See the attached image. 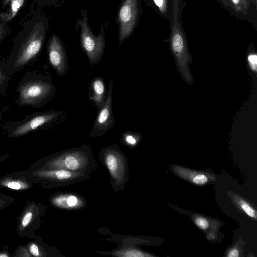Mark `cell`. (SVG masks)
I'll return each mask as SVG.
<instances>
[{
    "mask_svg": "<svg viewBox=\"0 0 257 257\" xmlns=\"http://www.w3.org/2000/svg\"><path fill=\"white\" fill-rule=\"evenodd\" d=\"M43 169H64L87 174L93 165L90 148L84 145L52 155L45 161Z\"/></svg>",
    "mask_w": 257,
    "mask_h": 257,
    "instance_id": "cell-2",
    "label": "cell"
},
{
    "mask_svg": "<svg viewBox=\"0 0 257 257\" xmlns=\"http://www.w3.org/2000/svg\"><path fill=\"white\" fill-rule=\"evenodd\" d=\"M30 251L33 256H40L39 248L38 246L35 244H32L30 246Z\"/></svg>",
    "mask_w": 257,
    "mask_h": 257,
    "instance_id": "cell-26",
    "label": "cell"
},
{
    "mask_svg": "<svg viewBox=\"0 0 257 257\" xmlns=\"http://www.w3.org/2000/svg\"><path fill=\"white\" fill-rule=\"evenodd\" d=\"M141 138V134L139 133L126 131L122 134L120 141L129 147H134L140 142Z\"/></svg>",
    "mask_w": 257,
    "mask_h": 257,
    "instance_id": "cell-15",
    "label": "cell"
},
{
    "mask_svg": "<svg viewBox=\"0 0 257 257\" xmlns=\"http://www.w3.org/2000/svg\"><path fill=\"white\" fill-rule=\"evenodd\" d=\"M37 174L47 185L53 186L72 184L87 177L86 173L64 169H42L38 171Z\"/></svg>",
    "mask_w": 257,
    "mask_h": 257,
    "instance_id": "cell-10",
    "label": "cell"
},
{
    "mask_svg": "<svg viewBox=\"0 0 257 257\" xmlns=\"http://www.w3.org/2000/svg\"><path fill=\"white\" fill-rule=\"evenodd\" d=\"M52 203L56 206L66 209L78 208L83 205L81 198L74 194H62L54 197Z\"/></svg>",
    "mask_w": 257,
    "mask_h": 257,
    "instance_id": "cell-13",
    "label": "cell"
},
{
    "mask_svg": "<svg viewBox=\"0 0 257 257\" xmlns=\"http://www.w3.org/2000/svg\"><path fill=\"white\" fill-rule=\"evenodd\" d=\"M100 156L108 169L116 186L123 188L128 178L127 160L117 145L105 147L101 150ZM118 187V188H119Z\"/></svg>",
    "mask_w": 257,
    "mask_h": 257,
    "instance_id": "cell-6",
    "label": "cell"
},
{
    "mask_svg": "<svg viewBox=\"0 0 257 257\" xmlns=\"http://www.w3.org/2000/svg\"><path fill=\"white\" fill-rule=\"evenodd\" d=\"M235 200L243 212L249 217L256 219V212L255 209L246 201L238 197Z\"/></svg>",
    "mask_w": 257,
    "mask_h": 257,
    "instance_id": "cell-18",
    "label": "cell"
},
{
    "mask_svg": "<svg viewBox=\"0 0 257 257\" xmlns=\"http://www.w3.org/2000/svg\"><path fill=\"white\" fill-rule=\"evenodd\" d=\"M196 225L202 230H206L209 226L208 220L202 217H198L195 220Z\"/></svg>",
    "mask_w": 257,
    "mask_h": 257,
    "instance_id": "cell-23",
    "label": "cell"
},
{
    "mask_svg": "<svg viewBox=\"0 0 257 257\" xmlns=\"http://www.w3.org/2000/svg\"><path fill=\"white\" fill-rule=\"evenodd\" d=\"M139 0H124L118 13L120 26L118 44L120 45L132 33L138 20Z\"/></svg>",
    "mask_w": 257,
    "mask_h": 257,
    "instance_id": "cell-9",
    "label": "cell"
},
{
    "mask_svg": "<svg viewBox=\"0 0 257 257\" xmlns=\"http://www.w3.org/2000/svg\"><path fill=\"white\" fill-rule=\"evenodd\" d=\"M81 29V44L91 65L99 63L102 59L105 49V39L104 29L99 34L94 35L89 27L86 11L83 12V18L78 19Z\"/></svg>",
    "mask_w": 257,
    "mask_h": 257,
    "instance_id": "cell-5",
    "label": "cell"
},
{
    "mask_svg": "<svg viewBox=\"0 0 257 257\" xmlns=\"http://www.w3.org/2000/svg\"><path fill=\"white\" fill-rule=\"evenodd\" d=\"M177 168V172L180 176L186 179H188L195 184L202 185L206 184L209 181L208 176L198 172H192L182 169V168Z\"/></svg>",
    "mask_w": 257,
    "mask_h": 257,
    "instance_id": "cell-14",
    "label": "cell"
},
{
    "mask_svg": "<svg viewBox=\"0 0 257 257\" xmlns=\"http://www.w3.org/2000/svg\"><path fill=\"white\" fill-rule=\"evenodd\" d=\"M44 34L40 28L36 30L24 41L16 47L9 59L1 61L2 65L11 75L32 63L39 54L43 43Z\"/></svg>",
    "mask_w": 257,
    "mask_h": 257,
    "instance_id": "cell-4",
    "label": "cell"
},
{
    "mask_svg": "<svg viewBox=\"0 0 257 257\" xmlns=\"http://www.w3.org/2000/svg\"><path fill=\"white\" fill-rule=\"evenodd\" d=\"M89 98L98 109H100L106 99V89L103 78L96 77L90 82L89 86Z\"/></svg>",
    "mask_w": 257,
    "mask_h": 257,
    "instance_id": "cell-12",
    "label": "cell"
},
{
    "mask_svg": "<svg viewBox=\"0 0 257 257\" xmlns=\"http://www.w3.org/2000/svg\"><path fill=\"white\" fill-rule=\"evenodd\" d=\"M11 77L12 76L7 72L0 61V96L7 90Z\"/></svg>",
    "mask_w": 257,
    "mask_h": 257,
    "instance_id": "cell-17",
    "label": "cell"
},
{
    "mask_svg": "<svg viewBox=\"0 0 257 257\" xmlns=\"http://www.w3.org/2000/svg\"><path fill=\"white\" fill-rule=\"evenodd\" d=\"M11 5L9 13L4 17V19L6 20H10L13 18L17 12L19 8L23 4L24 0H11Z\"/></svg>",
    "mask_w": 257,
    "mask_h": 257,
    "instance_id": "cell-19",
    "label": "cell"
},
{
    "mask_svg": "<svg viewBox=\"0 0 257 257\" xmlns=\"http://www.w3.org/2000/svg\"><path fill=\"white\" fill-rule=\"evenodd\" d=\"M179 0H173V23L170 42L171 49L179 63L183 65L189 59L185 36L179 16Z\"/></svg>",
    "mask_w": 257,
    "mask_h": 257,
    "instance_id": "cell-7",
    "label": "cell"
},
{
    "mask_svg": "<svg viewBox=\"0 0 257 257\" xmlns=\"http://www.w3.org/2000/svg\"><path fill=\"white\" fill-rule=\"evenodd\" d=\"M248 64L251 70L253 71H256L257 56L255 54L251 53L247 57Z\"/></svg>",
    "mask_w": 257,
    "mask_h": 257,
    "instance_id": "cell-24",
    "label": "cell"
},
{
    "mask_svg": "<svg viewBox=\"0 0 257 257\" xmlns=\"http://www.w3.org/2000/svg\"><path fill=\"white\" fill-rule=\"evenodd\" d=\"M117 253V255L122 256L136 257L150 256V255L145 254L143 252L140 251V250L135 249H129L127 250H125L122 251L118 252Z\"/></svg>",
    "mask_w": 257,
    "mask_h": 257,
    "instance_id": "cell-21",
    "label": "cell"
},
{
    "mask_svg": "<svg viewBox=\"0 0 257 257\" xmlns=\"http://www.w3.org/2000/svg\"><path fill=\"white\" fill-rule=\"evenodd\" d=\"M64 113L59 110H46L30 114L17 120H8L4 131L10 138H18L31 132L54 126L62 118Z\"/></svg>",
    "mask_w": 257,
    "mask_h": 257,
    "instance_id": "cell-3",
    "label": "cell"
},
{
    "mask_svg": "<svg viewBox=\"0 0 257 257\" xmlns=\"http://www.w3.org/2000/svg\"><path fill=\"white\" fill-rule=\"evenodd\" d=\"M113 91V79H111L107 96L104 104L98 110L94 124L91 130L89 135L98 137L106 134L113 128L115 124V119L113 115L112 96Z\"/></svg>",
    "mask_w": 257,
    "mask_h": 257,
    "instance_id": "cell-8",
    "label": "cell"
},
{
    "mask_svg": "<svg viewBox=\"0 0 257 257\" xmlns=\"http://www.w3.org/2000/svg\"><path fill=\"white\" fill-rule=\"evenodd\" d=\"M227 256L229 257H238L239 256V251L237 249L233 248L230 250Z\"/></svg>",
    "mask_w": 257,
    "mask_h": 257,
    "instance_id": "cell-27",
    "label": "cell"
},
{
    "mask_svg": "<svg viewBox=\"0 0 257 257\" xmlns=\"http://www.w3.org/2000/svg\"><path fill=\"white\" fill-rule=\"evenodd\" d=\"M8 109L7 106H5L0 109V120L1 119L2 116L4 112Z\"/></svg>",
    "mask_w": 257,
    "mask_h": 257,
    "instance_id": "cell-28",
    "label": "cell"
},
{
    "mask_svg": "<svg viewBox=\"0 0 257 257\" xmlns=\"http://www.w3.org/2000/svg\"><path fill=\"white\" fill-rule=\"evenodd\" d=\"M33 218V213L31 211L27 212L23 216L21 220V225L23 227L27 226Z\"/></svg>",
    "mask_w": 257,
    "mask_h": 257,
    "instance_id": "cell-25",
    "label": "cell"
},
{
    "mask_svg": "<svg viewBox=\"0 0 257 257\" xmlns=\"http://www.w3.org/2000/svg\"><path fill=\"white\" fill-rule=\"evenodd\" d=\"M56 90L50 76L35 72L26 73L17 86V96L14 103L19 107L41 108L53 99Z\"/></svg>",
    "mask_w": 257,
    "mask_h": 257,
    "instance_id": "cell-1",
    "label": "cell"
},
{
    "mask_svg": "<svg viewBox=\"0 0 257 257\" xmlns=\"http://www.w3.org/2000/svg\"><path fill=\"white\" fill-rule=\"evenodd\" d=\"M48 58L51 67L57 75L65 76L68 69L67 54L60 40L57 35H53L48 45Z\"/></svg>",
    "mask_w": 257,
    "mask_h": 257,
    "instance_id": "cell-11",
    "label": "cell"
},
{
    "mask_svg": "<svg viewBox=\"0 0 257 257\" xmlns=\"http://www.w3.org/2000/svg\"><path fill=\"white\" fill-rule=\"evenodd\" d=\"M230 5L236 12L246 14L247 10L250 7V0H227Z\"/></svg>",
    "mask_w": 257,
    "mask_h": 257,
    "instance_id": "cell-16",
    "label": "cell"
},
{
    "mask_svg": "<svg viewBox=\"0 0 257 257\" xmlns=\"http://www.w3.org/2000/svg\"><path fill=\"white\" fill-rule=\"evenodd\" d=\"M222 3L225 6H229L228 1L227 0H221Z\"/></svg>",
    "mask_w": 257,
    "mask_h": 257,
    "instance_id": "cell-29",
    "label": "cell"
},
{
    "mask_svg": "<svg viewBox=\"0 0 257 257\" xmlns=\"http://www.w3.org/2000/svg\"><path fill=\"white\" fill-rule=\"evenodd\" d=\"M11 0H4V4L6 5Z\"/></svg>",
    "mask_w": 257,
    "mask_h": 257,
    "instance_id": "cell-30",
    "label": "cell"
},
{
    "mask_svg": "<svg viewBox=\"0 0 257 257\" xmlns=\"http://www.w3.org/2000/svg\"><path fill=\"white\" fill-rule=\"evenodd\" d=\"M154 4L158 10L163 14H165L168 9V0H153Z\"/></svg>",
    "mask_w": 257,
    "mask_h": 257,
    "instance_id": "cell-22",
    "label": "cell"
},
{
    "mask_svg": "<svg viewBox=\"0 0 257 257\" xmlns=\"http://www.w3.org/2000/svg\"><path fill=\"white\" fill-rule=\"evenodd\" d=\"M3 185L14 190H21L27 187V185L26 184L18 180L6 181L3 183Z\"/></svg>",
    "mask_w": 257,
    "mask_h": 257,
    "instance_id": "cell-20",
    "label": "cell"
}]
</instances>
